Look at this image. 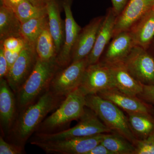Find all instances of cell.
Wrapping results in <instances>:
<instances>
[{"label": "cell", "mask_w": 154, "mask_h": 154, "mask_svg": "<svg viewBox=\"0 0 154 154\" xmlns=\"http://www.w3.org/2000/svg\"><path fill=\"white\" fill-rule=\"evenodd\" d=\"M22 1V0H1V4L12 9Z\"/></svg>", "instance_id": "cell-36"}, {"label": "cell", "mask_w": 154, "mask_h": 154, "mask_svg": "<svg viewBox=\"0 0 154 154\" xmlns=\"http://www.w3.org/2000/svg\"><path fill=\"white\" fill-rule=\"evenodd\" d=\"M25 151L24 146L13 143H8L0 136V154H23Z\"/></svg>", "instance_id": "cell-28"}, {"label": "cell", "mask_w": 154, "mask_h": 154, "mask_svg": "<svg viewBox=\"0 0 154 154\" xmlns=\"http://www.w3.org/2000/svg\"><path fill=\"white\" fill-rule=\"evenodd\" d=\"M30 4L38 8H46L48 0H27Z\"/></svg>", "instance_id": "cell-35"}, {"label": "cell", "mask_w": 154, "mask_h": 154, "mask_svg": "<svg viewBox=\"0 0 154 154\" xmlns=\"http://www.w3.org/2000/svg\"><path fill=\"white\" fill-rule=\"evenodd\" d=\"M117 15L112 8L106 12L96 37L94 48L87 57L88 65L96 63L100 60L104 50L113 38V30Z\"/></svg>", "instance_id": "cell-17"}, {"label": "cell", "mask_w": 154, "mask_h": 154, "mask_svg": "<svg viewBox=\"0 0 154 154\" xmlns=\"http://www.w3.org/2000/svg\"><path fill=\"white\" fill-rule=\"evenodd\" d=\"M129 30L135 45L148 49L154 41V12L153 10L142 17Z\"/></svg>", "instance_id": "cell-20"}, {"label": "cell", "mask_w": 154, "mask_h": 154, "mask_svg": "<svg viewBox=\"0 0 154 154\" xmlns=\"http://www.w3.org/2000/svg\"><path fill=\"white\" fill-rule=\"evenodd\" d=\"M64 99L48 90L35 102L18 112L7 136L11 143L24 146L48 114L56 110Z\"/></svg>", "instance_id": "cell-1"}, {"label": "cell", "mask_w": 154, "mask_h": 154, "mask_svg": "<svg viewBox=\"0 0 154 154\" xmlns=\"http://www.w3.org/2000/svg\"><path fill=\"white\" fill-rule=\"evenodd\" d=\"M104 134L53 141L30 140V143L46 153L87 154L102 141Z\"/></svg>", "instance_id": "cell-6"}, {"label": "cell", "mask_w": 154, "mask_h": 154, "mask_svg": "<svg viewBox=\"0 0 154 154\" xmlns=\"http://www.w3.org/2000/svg\"><path fill=\"white\" fill-rule=\"evenodd\" d=\"M111 132L95 112L86 107L85 113L78 124L71 128L49 134H34L31 140L53 141L82 137L91 136Z\"/></svg>", "instance_id": "cell-5"}, {"label": "cell", "mask_w": 154, "mask_h": 154, "mask_svg": "<svg viewBox=\"0 0 154 154\" xmlns=\"http://www.w3.org/2000/svg\"><path fill=\"white\" fill-rule=\"evenodd\" d=\"M152 10H153V11L154 12V6Z\"/></svg>", "instance_id": "cell-38"}, {"label": "cell", "mask_w": 154, "mask_h": 154, "mask_svg": "<svg viewBox=\"0 0 154 154\" xmlns=\"http://www.w3.org/2000/svg\"><path fill=\"white\" fill-rule=\"evenodd\" d=\"M123 63L138 82L144 85H154V55L148 50L135 45Z\"/></svg>", "instance_id": "cell-8"}, {"label": "cell", "mask_w": 154, "mask_h": 154, "mask_svg": "<svg viewBox=\"0 0 154 154\" xmlns=\"http://www.w3.org/2000/svg\"><path fill=\"white\" fill-rule=\"evenodd\" d=\"M35 49L38 57L41 60H56L57 53L53 38L50 31L48 23L37 38Z\"/></svg>", "instance_id": "cell-23"}, {"label": "cell", "mask_w": 154, "mask_h": 154, "mask_svg": "<svg viewBox=\"0 0 154 154\" xmlns=\"http://www.w3.org/2000/svg\"><path fill=\"white\" fill-rule=\"evenodd\" d=\"M134 146V154H154V130L144 139L137 140Z\"/></svg>", "instance_id": "cell-27"}, {"label": "cell", "mask_w": 154, "mask_h": 154, "mask_svg": "<svg viewBox=\"0 0 154 154\" xmlns=\"http://www.w3.org/2000/svg\"><path fill=\"white\" fill-rule=\"evenodd\" d=\"M108 66L110 67L114 88L130 96L138 97L141 94L143 91V85L132 77L124 63Z\"/></svg>", "instance_id": "cell-18"}, {"label": "cell", "mask_w": 154, "mask_h": 154, "mask_svg": "<svg viewBox=\"0 0 154 154\" xmlns=\"http://www.w3.org/2000/svg\"><path fill=\"white\" fill-rule=\"evenodd\" d=\"M61 3L65 14V38L63 45L56 58V62L62 69L71 63L73 48L82 28L73 16L71 8L72 0H62Z\"/></svg>", "instance_id": "cell-11"}, {"label": "cell", "mask_w": 154, "mask_h": 154, "mask_svg": "<svg viewBox=\"0 0 154 154\" xmlns=\"http://www.w3.org/2000/svg\"><path fill=\"white\" fill-rule=\"evenodd\" d=\"M4 51L5 57L8 61L9 69H10V68L12 66V65L14 63L15 61L17 60V59L19 57L21 51H11L5 49L4 48Z\"/></svg>", "instance_id": "cell-33"}, {"label": "cell", "mask_w": 154, "mask_h": 154, "mask_svg": "<svg viewBox=\"0 0 154 154\" xmlns=\"http://www.w3.org/2000/svg\"><path fill=\"white\" fill-rule=\"evenodd\" d=\"M61 3L59 0H48L46 7L49 30L57 55L63 45L65 38V23L61 18Z\"/></svg>", "instance_id": "cell-19"}, {"label": "cell", "mask_w": 154, "mask_h": 154, "mask_svg": "<svg viewBox=\"0 0 154 154\" xmlns=\"http://www.w3.org/2000/svg\"><path fill=\"white\" fill-rule=\"evenodd\" d=\"M134 46L130 30L120 32L112 38L99 61L108 66L123 63Z\"/></svg>", "instance_id": "cell-12"}, {"label": "cell", "mask_w": 154, "mask_h": 154, "mask_svg": "<svg viewBox=\"0 0 154 154\" xmlns=\"http://www.w3.org/2000/svg\"><path fill=\"white\" fill-rule=\"evenodd\" d=\"M103 99L108 100L124 110L127 113L152 112V107L137 96H130L113 88L101 91L97 94Z\"/></svg>", "instance_id": "cell-16"}, {"label": "cell", "mask_w": 154, "mask_h": 154, "mask_svg": "<svg viewBox=\"0 0 154 154\" xmlns=\"http://www.w3.org/2000/svg\"><path fill=\"white\" fill-rule=\"evenodd\" d=\"M85 96L79 88L69 94L55 111L43 120L34 134L59 132L72 121L79 120L85 110Z\"/></svg>", "instance_id": "cell-3"}, {"label": "cell", "mask_w": 154, "mask_h": 154, "mask_svg": "<svg viewBox=\"0 0 154 154\" xmlns=\"http://www.w3.org/2000/svg\"><path fill=\"white\" fill-rule=\"evenodd\" d=\"M104 17L105 16H100L94 18L82 28L73 48L72 62L85 58L90 54Z\"/></svg>", "instance_id": "cell-14"}, {"label": "cell", "mask_w": 154, "mask_h": 154, "mask_svg": "<svg viewBox=\"0 0 154 154\" xmlns=\"http://www.w3.org/2000/svg\"><path fill=\"white\" fill-rule=\"evenodd\" d=\"M9 71L8 61L4 54L2 45L0 44V80L5 79Z\"/></svg>", "instance_id": "cell-31"}, {"label": "cell", "mask_w": 154, "mask_h": 154, "mask_svg": "<svg viewBox=\"0 0 154 154\" xmlns=\"http://www.w3.org/2000/svg\"><path fill=\"white\" fill-rule=\"evenodd\" d=\"M87 154H113L101 143L94 147Z\"/></svg>", "instance_id": "cell-34"}, {"label": "cell", "mask_w": 154, "mask_h": 154, "mask_svg": "<svg viewBox=\"0 0 154 154\" xmlns=\"http://www.w3.org/2000/svg\"><path fill=\"white\" fill-rule=\"evenodd\" d=\"M26 41L22 37H8L2 41L1 44L2 45L4 49L13 51H21L26 44Z\"/></svg>", "instance_id": "cell-29"}, {"label": "cell", "mask_w": 154, "mask_h": 154, "mask_svg": "<svg viewBox=\"0 0 154 154\" xmlns=\"http://www.w3.org/2000/svg\"><path fill=\"white\" fill-rule=\"evenodd\" d=\"M148 50L152 54H153L154 55V41L153 43H152L151 46H150V47L149 48Z\"/></svg>", "instance_id": "cell-37"}, {"label": "cell", "mask_w": 154, "mask_h": 154, "mask_svg": "<svg viewBox=\"0 0 154 154\" xmlns=\"http://www.w3.org/2000/svg\"><path fill=\"white\" fill-rule=\"evenodd\" d=\"M18 114L16 94L5 79L0 80V123L2 132L8 136Z\"/></svg>", "instance_id": "cell-15"}, {"label": "cell", "mask_w": 154, "mask_h": 154, "mask_svg": "<svg viewBox=\"0 0 154 154\" xmlns=\"http://www.w3.org/2000/svg\"><path fill=\"white\" fill-rule=\"evenodd\" d=\"M88 66L86 57L60 69L53 78L48 90L54 96L65 98L79 88Z\"/></svg>", "instance_id": "cell-7"}, {"label": "cell", "mask_w": 154, "mask_h": 154, "mask_svg": "<svg viewBox=\"0 0 154 154\" xmlns=\"http://www.w3.org/2000/svg\"><path fill=\"white\" fill-rule=\"evenodd\" d=\"M126 116L131 129L138 140L144 139L154 130V118L151 114L128 113Z\"/></svg>", "instance_id": "cell-22"}, {"label": "cell", "mask_w": 154, "mask_h": 154, "mask_svg": "<svg viewBox=\"0 0 154 154\" xmlns=\"http://www.w3.org/2000/svg\"><path fill=\"white\" fill-rule=\"evenodd\" d=\"M112 4V9L119 16L125 8L128 0H111Z\"/></svg>", "instance_id": "cell-32"}, {"label": "cell", "mask_w": 154, "mask_h": 154, "mask_svg": "<svg viewBox=\"0 0 154 154\" xmlns=\"http://www.w3.org/2000/svg\"><path fill=\"white\" fill-rule=\"evenodd\" d=\"M101 143L113 154H134L135 151L133 144L115 132L104 134Z\"/></svg>", "instance_id": "cell-24"}, {"label": "cell", "mask_w": 154, "mask_h": 154, "mask_svg": "<svg viewBox=\"0 0 154 154\" xmlns=\"http://www.w3.org/2000/svg\"><path fill=\"white\" fill-rule=\"evenodd\" d=\"M138 97L146 103L154 105V85H143V91Z\"/></svg>", "instance_id": "cell-30"}, {"label": "cell", "mask_w": 154, "mask_h": 154, "mask_svg": "<svg viewBox=\"0 0 154 154\" xmlns=\"http://www.w3.org/2000/svg\"><path fill=\"white\" fill-rule=\"evenodd\" d=\"M154 0H128L121 14L116 18L113 36L130 28L146 14L152 10Z\"/></svg>", "instance_id": "cell-13"}, {"label": "cell", "mask_w": 154, "mask_h": 154, "mask_svg": "<svg viewBox=\"0 0 154 154\" xmlns=\"http://www.w3.org/2000/svg\"><path fill=\"white\" fill-rule=\"evenodd\" d=\"M37 58L35 47L26 42L19 57L10 68L5 78L15 94L31 74Z\"/></svg>", "instance_id": "cell-9"}, {"label": "cell", "mask_w": 154, "mask_h": 154, "mask_svg": "<svg viewBox=\"0 0 154 154\" xmlns=\"http://www.w3.org/2000/svg\"><path fill=\"white\" fill-rule=\"evenodd\" d=\"M21 22L12 9L1 4L0 7V40L8 37H22Z\"/></svg>", "instance_id": "cell-21"}, {"label": "cell", "mask_w": 154, "mask_h": 154, "mask_svg": "<svg viewBox=\"0 0 154 154\" xmlns=\"http://www.w3.org/2000/svg\"><path fill=\"white\" fill-rule=\"evenodd\" d=\"M60 69L56 60L45 61L38 57L31 74L16 94L18 113L48 90L53 78Z\"/></svg>", "instance_id": "cell-2"}, {"label": "cell", "mask_w": 154, "mask_h": 154, "mask_svg": "<svg viewBox=\"0 0 154 154\" xmlns=\"http://www.w3.org/2000/svg\"><path fill=\"white\" fill-rule=\"evenodd\" d=\"M85 101L86 107L94 111L111 132L121 135L134 145L138 139L120 108L97 94L87 95Z\"/></svg>", "instance_id": "cell-4"}, {"label": "cell", "mask_w": 154, "mask_h": 154, "mask_svg": "<svg viewBox=\"0 0 154 154\" xmlns=\"http://www.w3.org/2000/svg\"><path fill=\"white\" fill-rule=\"evenodd\" d=\"M113 88L110 67L100 61L87 66L79 88L85 96Z\"/></svg>", "instance_id": "cell-10"}, {"label": "cell", "mask_w": 154, "mask_h": 154, "mask_svg": "<svg viewBox=\"0 0 154 154\" xmlns=\"http://www.w3.org/2000/svg\"><path fill=\"white\" fill-rule=\"evenodd\" d=\"M48 24V16L30 19L21 24V34L22 38L35 47L37 38Z\"/></svg>", "instance_id": "cell-25"}, {"label": "cell", "mask_w": 154, "mask_h": 154, "mask_svg": "<svg viewBox=\"0 0 154 154\" xmlns=\"http://www.w3.org/2000/svg\"><path fill=\"white\" fill-rule=\"evenodd\" d=\"M12 10L17 15L21 24L30 19L47 15L46 8L34 7L27 0H22Z\"/></svg>", "instance_id": "cell-26"}]
</instances>
